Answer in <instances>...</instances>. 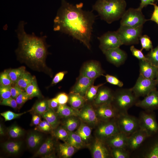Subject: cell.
Returning <instances> with one entry per match:
<instances>
[{
  "label": "cell",
  "instance_id": "1",
  "mask_svg": "<svg viewBox=\"0 0 158 158\" xmlns=\"http://www.w3.org/2000/svg\"><path fill=\"white\" fill-rule=\"evenodd\" d=\"M83 5L81 3L74 5L62 0L54 19V30L71 36L90 49L96 16L92 12L84 10Z\"/></svg>",
  "mask_w": 158,
  "mask_h": 158
},
{
  "label": "cell",
  "instance_id": "2",
  "mask_svg": "<svg viewBox=\"0 0 158 158\" xmlns=\"http://www.w3.org/2000/svg\"><path fill=\"white\" fill-rule=\"evenodd\" d=\"M25 22L20 21L16 32L19 40L18 47L16 50L18 57L32 68L43 71L47 68L45 64L47 54L46 36L38 37L34 33L28 34L24 27Z\"/></svg>",
  "mask_w": 158,
  "mask_h": 158
},
{
  "label": "cell",
  "instance_id": "3",
  "mask_svg": "<svg viewBox=\"0 0 158 158\" xmlns=\"http://www.w3.org/2000/svg\"><path fill=\"white\" fill-rule=\"evenodd\" d=\"M126 7L125 0H97L92 8L102 19L110 24L121 18Z\"/></svg>",
  "mask_w": 158,
  "mask_h": 158
},
{
  "label": "cell",
  "instance_id": "4",
  "mask_svg": "<svg viewBox=\"0 0 158 158\" xmlns=\"http://www.w3.org/2000/svg\"><path fill=\"white\" fill-rule=\"evenodd\" d=\"M139 100L131 88H120L114 92L111 104L119 114L128 113V109Z\"/></svg>",
  "mask_w": 158,
  "mask_h": 158
},
{
  "label": "cell",
  "instance_id": "5",
  "mask_svg": "<svg viewBox=\"0 0 158 158\" xmlns=\"http://www.w3.org/2000/svg\"><path fill=\"white\" fill-rule=\"evenodd\" d=\"M130 158H158V131L148 136Z\"/></svg>",
  "mask_w": 158,
  "mask_h": 158
},
{
  "label": "cell",
  "instance_id": "6",
  "mask_svg": "<svg viewBox=\"0 0 158 158\" xmlns=\"http://www.w3.org/2000/svg\"><path fill=\"white\" fill-rule=\"evenodd\" d=\"M143 26L133 28L121 25L116 31L122 45H130L139 43L142 36Z\"/></svg>",
  "mask_w": 158,
  "mask_h": 158
},
{
  "label": "cell",
  "instance_id": "7",
  "mask_svg": "<svg viewBox=\"0 0 158 158\" xmlns=\"http://www.w3.org/2000/svg\"><path fill=\"white\" fill-rule=\"evenodd\" d=\"M145 19L142 10L138 8H130L126 10L121 18V25H126L133 28L142 26L148 20Z\"/></svg>",
  "mask_w": 158,
  "mask_h": 158
},
{
  "label": "cell",
  "instance_id": "8",
  "mask_svg": "<svg viewBox=\"0 0 158 158\" xmlns=\"http://www.w3.org/2000/svg\"><path fill=\"white\" fill-rule=\"evenodd\" d=\"M119 130L128 136L140 128L138 118L127 114L116 118Z\"/></svg>",
  "mask_w": 158,
  "mask_h": 158
},
{
  "label": "cell",
  "instance_id": "9",
  "mask_svg": "<svg viewBox=\"0 0 158 158\" xmlns=\"http://www.w3.org/2000/svg\"><path fill=\"white\" fill-rule=\"evenodd\" d=\"M138 118L140 128L145 131L148 136L158 131V123L154 111H142Z\"/></svg>",
  "mask_w": 158,
  "mask_h": 158
},
{
  "label": "cell",
  "instance_id": "10",
  "mask_svg": "<svg viewBox=\"0 0 158 158\" xmlns=\"http://www.w3.org/2000/svg\"><path fill=\"white\" fill-rule=\"evenodd\" d=\"M157 86V82L155 79L146 78L140 74L135 85L131 88L135 95L139 98L145 97L156 89Z\"/></svg>",
  "mask_w": 158,
  "mask_h": 158
},
{
  "label": "cell",
  "instance_id": "11",
  "mask_svg": "<svg viewBox=\"0 0 158 158\" xmlns=\"http://www.w3.org/2000/svg\"><path fill=\"white\" fill-rule=\"evenodd\" d=\"M120 132L116 118L108 121H102L96 130V133L97 138L104 141Z\"/></svg>",
  "mask_w": 158,
  "mask_h": 158
},
{
  "label": "cell",
  "instance_id": "12",
  "mask_svg": "<svg viewBox=\"0 0 158 158\" xmlns=\"http://www.w3.org/2000/svg\"><path fill=\"white\" fill-rule=\"evenodd\" d=\"M98 39L99 41V48L102 52L122 45L116 31H108Z\"/></svg>",
  "mask_w": 158,
  "mask_h": 158
},
{
  "label": "cell",
  "instance_id": "13",
  "mask_svg": "<svg viewBox=\"0 0 158 158\" xmlns=\"http://www.w3.org/2000/svg\"><path fill=\"white\" fill-rule=\"evenodd\" d=\"M104 73L100 63L92 60L84 64L80 70V74L90 79L95 80L101 76L104 75Z\"/></svg>",
  "mask_w": 158,
  "mask_h": 158
},
{
  "label": "cell",
  "instance_id": "14",
  "mask_svg": "<svg viewBox=\"0 0 158 158\" xmlns=\"http://www.w3.org/2000/svg\"><path fill=\"white\" fill-rule=\"evenodd\" d=\"M148 136L145 131L140 128L128 137L126 149L131 154L141 146Z\"/></svg>",
  "mask_w": 158,
  "mask_h": 158
},
{
  "label": "cell",
  "instance_id": "15",
  "mask_svg": "<svg viewBox=\"0 0 158 158\" xmlns=\"http://www.w3.org/2000/svg\"><path fill=\"white\" fill-rule=\"evenodd\" d=\"M135 106L145 111H153L158 109V90L151 91L142 100H139Z\"/></svg>",
  "mask_w": 158,
  "mask_h": 158
},
{
  "label": "cell",
  "instance_id": "16",
  "mask_svg": "<svg viewBox=\"0 0 158 158\" xmlns=\"http://www.w3.org/2000/svg\"><path fill=\"white\" fill-rule=\"evenodd\" d=\"M92 157L94 158L112 157L111 148L105 142L97 138L92 148Z\"/></svg>",
  "mask_w": 158,
  "mask_h": 158
},
{
  "label": "cell",
  "instance_id": "17",
  "mask_svg": "<svg viewBox=\"0 0 158 158\" xmlns=\"http://www.w3.org/2000/svg\"><path fill=\"white\" fill-rule=\"evenodd\" d=\"M103 53L109 62L117 67L123 64L127 56L126 53L120 47L108 50Z\"/></svg>",
  "mask_w": 158,
  "mask_h": 158
},
{
  "label": "cell",
  "instance_id": "18",
  "mask_svg": "<svg viewBox=\"0 0 158 158\" xmlns=\"http://www.w3.org/2000/svg\"><path fill=\"white\" fill-rule=\"evenodd\" d=\"M96 114L102 121H108L116 118L119 114L111 103L98 106Z\"/></svg>",
  "mask_w": 158,
  "mask_h": 158
},
{
  "label": "cell",
  "instance_id": "19",
  "mask_svg": "<svg viewBox=\"0 0 158 158\" xmlns=\"http://www.w3.org/2000/svg\"><path fill=\"white\" fill-rule=\"evenodd\" d=\"M95 80L80 74L70 93H78L85 97L88 89L93 85Z\"/></svg>",
  "mask_w": 158,
  "mask_h": 158
},
{
  "label": "cell",
  "instance_id": "20",
  "mask_svg": "<svg viewBox=\"0 0 158 158\" xmlns=\"http://www.w3.org/2000/svg\"><path fill=\"white\" fill-rule=\"evenodd\" d=\"M128 137L125 134L120 132L108 138L104 141L111 149H126Z\"/></svg>",
  "mask_w": 158,
  "mask_h": 158
},
{
  "label": "cell",
  "instance_id": "21",
  "mask_svg": "<svg viewBox=\"0 0 158 158\" xmlns=\"http://www.w3.org/2000/svg\"><path fill=\"white\" fill-rule=\"evenodd\" d=\"M114 95V92L110 89L103 85L98 89L96 96L94 99V103L97 106L111 103Z\"/></svg>",
  "mask_w": 158,
  "mask_h": 158
},
{
  "label": "cell",
  "instance_id": "22",
  "mask_svg": "<svg viewBox=\"0 0 158 158\" xmlns=\"http://www.w3.org/2000/svg\"><path fill=\"white\" fill-rule=\"evenodd\" d=\"M140 74L150 79H155L158 67L148 61L139 60Z\"/></svg>",
  "mask_w": 158,
  "mask_h": 158
},
{
  "label": "cell",
  "instance_id": "23",
  "mask_svg": "<svg viewBox=\"0 0 158 158\" xmlns=\"http://www.w3.org/2000/svg\"><path fill=\"white\" fill-rule=\"evenodd\" d=\"M79 113L80 118L84 121L92 124H97L99 118L96 113L90 105H84Z\"/></svg>",
  "mask_w": 158,
  "mask_h": 158
},
{
  "label": "cell",
  "instance_id": "24",
  "mask_svg": "<svg viewBox=\"0 0 158 158\" xmlns=\"http://www.w3.org/2000/svg\"><path fill=\"white\" fill-rule=\"evenodd\" d=\"M54 142L51 138H48L41 145L33 157L39 156L49 157L53 154L54 149Z\"/></svg>",
  "mask_w": 158,
  "mask_h": 158
},
{
  "label": "cell",
  "instance_id": "25",
  "mask_svg": "<svg viewBox=\"0 0 158 158\" xmlns=\"http://www.w3.org/2000/svg\"><path fill=\"white\" fill-rule=\"evenodd\" d=\"M43 135L37 131L30 133L26 138V143L28 147L31 149L37 148L42 144L43 139Z\"/></svg>",
  "mask_w": 158,
  "mask_h": 158
},
{
  "label": "cell",
  "instance_id": "26",
  "mask_svg": "<svg viewBox=\"0 0 158 158\" xmlns=\"http://www.w3.org/2000/svg\"><path fill=\"white\" fill-rule=\"evenodd\" d=\"M22 145L23 143L20 141H8L2 144V147L7 153L15 155L20 152Z\"/></svg>",
  "mask_w": 158,
  "mask_h": 158
},
{
  "label": "cell",
  "instance_id": "27",
  "mask_svg": "<svg viewBox=\"0 0 158 158\" xmlns=\"http://www.w3.org/2000/svg\"><path fill=\"white\" fill-rule=\"evenodd\" d=\"M73 107L65 104H59L56 111L57 115L61 118H67L79 115V112Z\"/></svg>",
  "mask_w": 158,
  "mask_h": 158
},
{
  "label": "cell",
  "instance_id": "28",
  "mask_svg": "<svg viewBox=\"0 0 158 158\" xmlns=\"http://www.w3.org/2000/svg\"><path fill=\"white\" fill-rule=\"evenodd\" d=\"M86 99L85 97L77 93H70L68 102L71 107L77 109L85 105Z\"/></svg>",
  "mask_w": 158,
  "mask_h": 158
},
{
  "label": "cell",
  "instance_id": "29",
  "mask_svg": "<svg viewBox=\"0 0 158 158\" xmlns=\"http://www.w3.org/2000/svg\"><path fill=\"white\" fill-rule=\"evenodd\" d=\"M75 149L74 147L66 142L60 143L58 147V153L59 156L62 158H70L74 153Z\"/></svg>",
  "mask_w": 158,
  "mask_h": 158
},
{
  "label": "cell",
  "instance_id": "30",
  "mask_svg": "<svg viewBox=\"0 0 158 158\" xmlns=\"http://www.w3.org/2000/svg\"><path fill=\"white\" fill-rule=\"evenodd\" d=\"M66 142L77 149L83 147L84 142L80 136L75 132H69Z\"/></svg>",
  "mask_w": 158,
  "mask_h": 158
},
{
  "label": "cell",
  "instance_id": "31",
  "mask_svg": "<svg viewBox=\"0 0 158 158\" xmlns=\"http://www.w3.org/2000/svg\"><path fill=\"white\" fill-rule=\"evenodd\" d=\"M35 77L32 76L29 72L25 71L20 77L15 84L25 90V88L32 82Z\"/></svg>",
  "mask_w": 158,
  "mask_h": 158
},
{
  "label": "cell",
  "instance_id": "32",
  "mask_svg": "<svg viewBox=\"0 0 158 158\" xmlns=\"http://www.w3.org/2000/svg\"><path fill=\"white\" fill-rule=\"evenodd\" d=\"M57 116L55 111L49 108L41 116L51 125L53 129H55L59 124Z\"/></svg>",
  "mask_w": 158,
  "mask_h": 158
},
{
  "label": "cell",
  "instance_id": "33",
  "mask_svg": "<svg viewBox=\"0 0 158 158\" xmlns=\"http://www.w3.org/2000/svg\"><path fill=\"white\" fill-rule=\"evenodd\" d=\"M49 109L48 100H43L36 103L29 111L41 116Z\"/></svg>",
  "mask_w": 158,
  "mask_h": 158
},
{
  "label": "cell",
  "instance_id": "34",
  "mask_svg": "<svg viewBox=\"0 0 158 158\" xmlns=\"http://www.w3.org/2000/svg\"><path fill=\"white\" fill-rule=\"evenodd\" d=\"M25 90L30 99L34 97H40L42 96L35 77L32 82L25 88Z\"/></svg>",
  "mask_w": 158,
  "mask_h": 158
},
{
  "label": "cell",
  "instance_id": "35",
  "mask_svg": "<svg viewBox=\"0 0 158 158\" xmlns=\"http://www.w3.org/2000/svg\"><path fill=\"white\" fill-rule=\"evenodd\" d=\"M91 129L88 126L84 124H81L76 132L84 142L87 141L90 138L91 133Z\"/></svg>",
  "mask_w": 158,
  "mask_h": 158
},
{
  "label": "cell",
  "instance_id": "36",
  "mask_svg": "<svg viewBox=\"0 0 158 158\" xmlns=\"http://www.w3.org/2000/svg\"><path fill=\"white\" fill-rule=\"evenodd\" d=\"M76 116H71L67 118L63 122V127L69 132H72L78 127L79 121Z\"/></svg>",
  "mask_w": 158,
  "mask_h": 158
},
{
  "label": "cell",
  "instance_id": "37",
  "mask_svg": "<svg viewBox=\"0 0 158 158\" xmlns=\"http://www.w3.org/2000/svg\"><path fill=\"white\" fill-rule=\"evenodd\" d=\"M25 68L22 66L18 68L6 70L13 84H15L18 80L25 72Z\"/></svg>",
  "mask_w": 158,
  "mask_h": 158
},
{
  "label": "cell",
  "instance_id": "38",
  "mask_svg": "<svg viewBox=\"0 0 158 158\" xmlns=\"http://www.w3.org/2000/svg\"><path fill=\"white\" fill-rule=\"evenodd\" d=\"M7 133L10 138L13 139H16L22 136L24 134V131L20 126L14 124L8 128Z\"/></svg>",
  "mask_w": 158,
  "mask_h": 158
},
{
  "label": "cell",
  "instance_id": "39",
  "mask_svg": "<svg viewBox=\"0 0 158 158\" xmlns=\"http://www.w3.org/2000/svg\"><path fill=\"white\" fill-rule=\"evenodd\" d=\"M111 149L112 158H129L130 157V154L126 149L115 148Z\"/></svg>",
  "mask_w": 158,
  "mask_h": 158
},
{
  "label": "cell",
  "instance_id": "40",
  "mask_svg": "<svg viewBox=\"0 0 158 158\" xmlns=\"http://www.w3.org/2000/svg\"><path fill=\"white\" fill-rule=\"evenodd\" d=\"M145 56L147 61L158 67V44L155 48L150 50Z\"/></svg>",
  "mask_w": 158,
  "mask_h": 158
},
{
  "label": "cell",
  "instance_id": "41",
  "mask_svg": "<svg viewBox=\"0 0 158 158\" xmlns=\"http://www.w3.org/2000/svg\"><path fill=\"white\" fill-rule=\"evenodd\" d=\"M105 83H101L97 85H92L88 89L85 98L87 100L91 101L95 99L97 95L99 88Z\"/></svg>",
  "mask_w": 158,
  "mask_h": 158
},
{
  "label": "cell",
  "instance_id": "42",
  "mask_svg": "<svg viewBox=\"0 0 158 158\" xmlns=\"http://www.w3.org/2000/svg\"><path fill=\"white\" fill-rule=\"evenodd\" d=\"M140 40L142 46L141 51L144 49L147 51H149L153 48L152 42L147 35H142L140 38Z\"/></svg>",
  "mask_w": 158,
  "mask_h": 158
},
{
  "label": "cell",
  "instance_id": "43",
  "mask_svg": "<svg viewBox=\"0 0 158 158\" xmlns=\"http://www.w3.org/2000/svg\"><path fill=\"white\" fill-rule=\"evenodd\" d=\"M69 133L63 127H59L55 130L54 134L57 139L66 142Z\"/></svg>",
  "mask_w": 158,
  "mask_h": 158
},
{
  "label": "cell",
  "instance_id": "44",
  "mask_svg": "<svg viewBox=\"0 0 158 158\" xmlns=\"http://www.w3.org/2000/svg\"><path fill=\"white\" fill-rule=\"evenodd\" d=\"M26 113L25 112L20 113H16L11 111H8L1 113L0 114L4 118L6 121L18 118Z\"/></svg>",
  "mask_w": 158,
  "mask_h": 158
},
{
  "label": "cell",
  "instance_id": "45",
  "mask_svg": "<svg viewBox=\"0 0 158 158\" xmlns=\"http://www.w3.org/2000/svg\"><path fill=\"white\" fill-rule=\"evenodd\" d=\"M0 86H12L13 82L6 70L1 73L0 76Z\"/></svg>",
  "mask_w": 158,
  "mask_h": 158
},
{
  "label": "cell",
  "instance_id": "46",
  "mask_svg": "<svg viewBox=\"0 0 158 158\" xmlns=\"http://www.w3.org/2000/svg\"><path fill=\"white\" fill-rule=\"evenodd\" d=\"M31 99L27 93L23 91L16 98L17 103L19 107H21L28 100Z\"/></svg>",
  "mask_w": 158,
  "mask_h": 158
},
{
  "label": "cell",
  "instance_id": "47",
  "mask_svg": "<svg viewBox=\"0 0 158 158\" xmlns=\"http://www.w3.org/2000/svg\"><path fill=\"white\" fill-rule=\"evenodd\" d=\"M37 126L36 130L41 132H47L53 129L51 125L45 120L41 121Z\"/></svg>",
  "mask_w": 158,
  "mask_h": 158
},
{
  "label": "cell",
  "instance_id": "48",
  "mask_svg": "<svg viewBox=\"0 0 158 158\" xmlns=\"http://www.w3.org/2000/svg\"><path fill=\"white\" fill-rule=\"evenodd\" d=\"M105 78L107 82L114 85H117L120 87H122L123 83L116 77L107 74L104 75Z\"/></svg>",
  "mask_w": 158,
  "mask_h": 158
},
{
  "label": "cell",
  "instance_id": "49",
  "mask_svg": "<svg viewBox=\"0 0 158 158\" xmlns=\"http://www.w3.org/2000/svg\"><path fill=\"white\" fill-rule=\"evenodd\" d=\"M130 49L133 55L139 60L147 61V58L141 50L137 49L133 45L130 47Z\"/></svg>",
  "mask_w": 158,
  "mask_h": 158
},
{
  "label": "cell",
  "instance_id": "50",
  "mask_svg": "<svg viewBox=\"0 0 158 158\" xmlns=\"http://www.w3.org/2000/svg\"><path fill=\"white\" fill-rule=\"evenodd\" d=\"M11 86H0V95L1 100L11 97Z\"/></svg>",
  "mask_w": 158,
  "mask_h": 158
},
{
  "label": "cell",
  "instance_id": "51",
  "mask_svg": "<svg viewBox=\"0 0 158 158\" xmlns=\"http://www.w3.org/2000/svg\"><path fill=\"white\" fill-rule=\"evenodd\" d=\"M0 104L2 105L10 107L13 109H16L18 106L16 99L11 97L1 100Z\"/></svg>",
  "mask_w": 158,
  "mask_h": 158
},
{
  "label": "cell",
  "instance_id": "52",
  "mask_svg": "<svg viewBox=\"0 0 158 158\" xmlns=\"http://www.w3.org/2000/svg\"><path fill=\"white\" fill-rule=\"evenodd\" d=\"M55 98L59 104H65L69 100V96L65 93H61Z\"/></svg>",
  "mask_w": 158,
  "mask_h": 158
},
{
  "label": "cell",
  "instance_id": "53",
  "mask_svg": "<svg viewBox=\"0 0 158 158\" xmlns=\"http://www.w3.org/2000/svg\"><path fill=\"white\" fill-rule=\"evenodd\" d=\"M10 90L11 97L15 99L19 95L24 91L20 87L15 84L14 86H11Z\"/></svg>",
  "mask_w": 158,
  "mask_h": 158
},
{
  "label": "cell",
  "instance_id": "54",
  "mask_svg": "<svg viewBox=\"0 0 158 158\" xmlns=\"http://www.w3.org/2000/svg\"><path fill=\"white\" fill-rule=\"evenodd\" d=\"M67 72V71H61L57 73L53 78L51 84L52 85L56 84L62 80Z\"/></svg>",
  "mask_w": 158,
  "mask_h": 158
},
{
  "label": "cell",
  "instance_id": "55",
  "mask_svg": "<svg viewBox=\"0 0 158 158\" xmlns=\"http://www.w3.org/2000/svg\"><path fill=\"white\" fill-rule=\"evenodd\" d=\"M153 5L154 6V10L149 20L153 21L158 24V6L155 4Z\"/></svg>",
  "mask_w": 158,
  "mask_h": 158
},
{
  "label": "cell",
  "instance_id": "56",
  "mask_svg": "<svg viewBox=\"0 0 158 158\" xmlns=\"http://www.w3.org/2000/svg\"><path fill=\"white\" fill-rule=\"evenodd\" d=\"M158 1V0H141L140 5L138 8L141 10L148 5H153L155 1Z\"/></svg>",
  "mask_w": 158,
  "mask_h": 158
},
{
  "label": "cell",
  "instance_id": "57",
  "mask_svg": "<svg viewBox=\"0 0 158 158\" xmlns=\"http://www.w3.org/2000/svg\"><path fill=\"white\" fill-rule=\"evenodd\" d=\"M49 108L53 110L57 109L59 104L56 100L55 97L48 100Z\"/></svg>",
  "mask_w": 158,
  "mask_h": 158
},
{
  "label": "cell",
  "instance_id": "58",
  "mask_svg": "<svg viewBox=\"0 0 158 158\" xmlns=\"http://www.w3.org/2000/svg\"><path fill=\"white\" fill-rule=\"evenodd\" d=\"M41 121L40 116L33 114L32 116L31 125L32 126H37Z\"/></svg>",
  "mask_w": 158,
  "mask_h": 158
},
{
  "label": "cell",
  "instance_id": "59",
  "mask_svg": "<svg viewBox=\"0 0 158 158\" xmlns=\"http://www.w3.org/2000/svg\"><path fill=\"white\" fill-rule=\"evenodd\" d=\"M0 134L1 136H4L5 134L4 129L1 124H0Z\"/></svg>",
  "mask_w": 158,
  "mask_h": 158
},
{
  "label": "cell",
  "instance_id": "60",
  "mask_svg": "<svg viewBox=\"0 0 158 158\" xmlns=\"http://www.w3.org/2000/svg\"><path fill=\"white\" fill-rule=\"evenodd\" d=\"M157 82V86L158 87V70H157V76L156 77V78H155Z\"/></svg>",
  "mask_w": 158,
  "mask_h": 158
}]
</instances>
